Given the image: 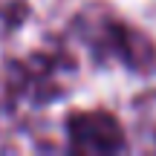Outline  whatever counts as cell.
<instances>
[{
	"label": "cell",
	"mask_w": 156,
	"mask_h": 156,
	"mask_svg": "<svg viewBox=\"0 0 156 156\" xmlns=\"http://www.w3.org/2000/svg\"><path fill=\"white\" fill-rule=\"evenodd\" d=\"M69 139L75 151H119L124 145L119 124L107 113H81L69 119Z\"/></svg>",
	"instance_id": "6da1fadb"
}]
</instances>
